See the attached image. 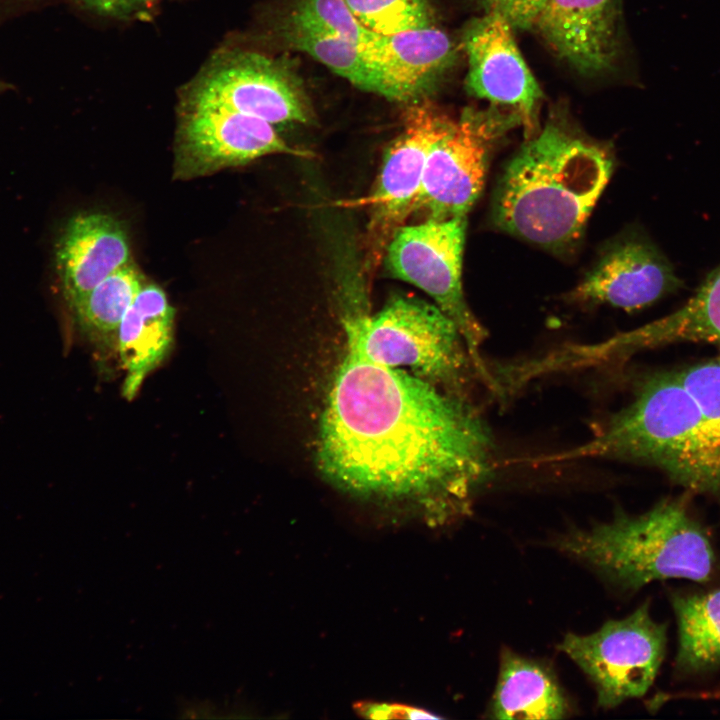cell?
I'll list each match as a JSON object with an SVG mask.
<instances>
[{
  "label": "cell",
  "instance_id": "6da1fadb",
  "mask_svg": "<svg viewBox=\"0 0 720 720\" xmlns=\"http://www.w3.org/2000/svg\"><path fill=\"white\" fill-rule=\"evenodd\" d=\"M317 463L345 492L416 504L440 522L470 511L493 472L495 444L463 395L374 361L345 336L320 417Z\"/></svg>",
  "mask_w": 720,
  "mask_h": 720
},
{
  "label": "cell",
  "instance_id": "7a4b0ae2",
  "mask_svg": "<svg viewBox=\"0 0 720 720\" xmlns=\"http://www.w3.org/2000/svg\"><path fill=\"white\" fill-rule=\"evenodd\" d=\"M607 145L551 116L506 164L492 200L501 231L554 253L580 241L613 171Z\"/></svg>",
  "mask_w": 720,
  "mask_h": 720
},
{
  "label": "cell",
  "instance_id": "3957f363",
  "mask_svg": "<svg viewBox=\"0 0 720 720\" xmlns=\"http://www.w3.org/2000/svg\"><path fill=\"white\" fill-rule=\"evenodd\" d=\"M606 458L648 464L697 494L720 495V433L676 370L646 377L633 400L585 443L534 464Z\"/></svg>",
  "mask_w": 720,
  "mask_h": 720
},
{
  "label": "cell",
  "instance_id": "277c9868",
  "mask_svg": "<svg viewBox=\"0 0 720 720\" xmlns=\"http://www.w3.org/2000/svg\"><path fill=\"white\" fill-rule=\"evenodd\" d=\"M555 544L630 591L666 579L706 584L719 571L709 533L680 498L640 515L619 512L609 522L571 530Z\"/></svg>",
  "mask_w": 720,
  "mask_h": 720
},
{
  "label": "cell",
  "instance_id": "5b68a950",
  "mask_svg": "<svg viewBox=\"0 0 720 720\" xmlns=\"http://www.w3.org/2000/svg\"><path fill=\"white\" fill-rule=\"evenodd\" d=\"M349 296L342 302V327L364 355L391 367L408 368L464 396L469 370L475 368L457 326L438 306L396 296L370 314L360 294Z\"/></svg>",
  "mask_w": 720,
  "mask_h": 720
},
{
  "label": "cell",
  "instance_id": "8992f818",
  "mask_svg": "<svg viewBox=\"0 0 720 720\" xmlns=\"http://www.w3.org/2000/svg\"><path fill=\"white\" fill-rule=\"evenodd\" d=\"M465 218L402 225L386 246L384 263L392 277L424 291L455 323L477 374L490 389L492 375L480 350L487 331L470 310L462 287Z\"/></svg>",
  "mask_w": 720,
  "mask_h": 720
},
{
  "label": "cell",
  "instance_id": "52a82bcc",
  "mask_svg": "<svg viewBox=\"0 0 720 720\" xmlns=\"http://www.w3.org/2000/svg\"><path fill=\"white\" fill-rule=\"evenodd\" d=\"M520 124L516 113L498 107L450 117L429 150L414 213L432 219L466 217L483 189L496 148Z\"/></svg>",
  "mask_w": 720,
  "mask_h": 720
},
{
  "label": "cell",
  "instance_id": "ba28073f",
  "mask_svg": "<svg viewBox=\"0 0 720 720\" xmlns=\"http://www.w3.org/2000/svg\"><path fill=\"white\" fill-rule=\"evenodd\" d=\"M666 634L645 602L592 634H567L559 649L590 678L598 705L610 709L649 690L665 656Z\"/></svg>",
  "mask_w": 720,
  "mask_h": 720
},
{
  "label": "cell",
  "instance_id": "9c48e42d",
  "mask_svg": "<svg viewBox=\"0 0 720 720\" xmlns=\"http://www.w3.org/2000/svg\"><path fill=\"white\" fill-rule=\"evenodd\" d=\"M182 96L181 107L225 109L272 125L310 119L294 73L278 60L254 51L226 50L213 56Z\"/></svg>",
  "mask_w": 720,
  "mask_h": 720
},
{
  "label": "cell",
  "instance_id": "30bf717a",
  "mask_svg": "<svg viewBox=\"0 0 720 720\" xmlns=\"http://www.w3.org/2000/svg\"><path fill=\"white\" fill-rule=\"evenodd\" d=\"M450 117L431 104L414 102L405 116L400 135L386 150L372 192L346 206H367V261L379 264L394 232L415 212L426 159L434 142L444 132Z\"/></svg>",
  "mask_w": 720,
  "mask_h": 720
},
{
  "label": "cell",
  "instance_id": "8fae6325",
  "mask_svg": "<svg viewBox=\"0 0 720 720\" xmlns=\"http://www.w3.org/2000/svg\"><path fill=\"white\" fill-rule=\"evenodd\" d=\"M175 176L188 179L246 164L275 153L308 157L289 146L274 125L246 114L211 107H181Z\"/></svg>",
  "mask_w": 720,
  "mask_h": 720
},
{
  "label": "cell",
  "instance_id": "7c38bea8",
  "mask_svg": "<svg viewBox=\"0 0 720 720\" xmlns=\"http://www.w3.org/2000/svg\"><path fill=\"white\" fill-rule=\"evenodd\" d=\"M512 24L496 10L475 20L465 30L468 92L516 113L528 137L534 134L542 91L527 67Z\"/></svg>",
  "mask_w": 720,
  "mask_h": 720
},
{
  "label": "cell",
  "instance_id": "4fadbf2b",
  "mask_svg": "<svg viewBox=\"0 0 720 720\" xmlns=\"http://www.w3.org/2000/svg\"><path fill=\"white\" fill-rule=\"evenodd\" d=\"M680 286L673 266L656 245L638 232H629L602 249L566 298L578 304H606L633 311Z\"/></svg>",
  "mask_w": 720,
  "mask_h": 720
},
{
  "label": "cell",
  "instance_id": "5bb4252c",
  "mask_svg": "<svg viewBox=\"0 0 720 720\" xmlns=\"http://www.w3.org/2000/svg\"><path fill=\"white\" fill-rule=\"evenodd\" d=\"M620 18L621 0H545L532 28L561 59L594 75L617 59Z\"/></svg>",
  "mask_w": 720,
  "mask_h": 720
},
{
  "label": "cell",
  "instance_id": "9a60e30c",
  "mask_svg": "<svg viewBox=\"0 0 720 720\" xmlns=\"http://www.w3.org/2000/svg\"><path fill=\"white\" fill-rule=\"evenodd\" d=\"M130 262L128 236L115 217L86 212L71 218L56 248L57 271L70 308Z\"/></svg>",
  "mask_w": 720,
  "mask_h": 720
},
{
  "label": "cell",
  "instance_id": "2e32d148",
  "mask_svg": "<svg viewBox=\"0 0 720 720\" xmlns=\"http://www.w3.org/2000/svg\"><path fill=\"white\" fill-rule=\"evenodd\" d=\"M681 342L720 345V265L679 309L639 328L594 343L593 354L604 365L636 352Z\"/></svg>",
  "mask_w": 720,
  "mask_h": 720
},
{
  "label": "cell",
  "instance_id": "e0dca14e",
  "mask_svg": "<svg viewBox=\"0 0 720 720\" xmlns=\"http://www.w3.org/2000/svg\"><path fill=\"white\" fill-rule=\"evenodd\" d=\"M174 308L156 284H143L117 331L116 348L125 369L122 395L132 400L146 377L167 357L173 343Z\"/></svg>",
  "mask_w": 720,
  "mask_h": 720
},
{
  "label": "cell",
  "instance_id": "ac0fdd59",
  "mask_svg": "<svg viewBox=\"0 0 720 720\" xmlns=\"http://www.w3.org/2000/svg\"><path fill=\"white\" fill-rule=\"evenodd\" d=\"M453 56L449 37L434 24L381 35L377 65L383 96L402 102L418 101L448 68Z\"/></svg>",
  "mask_w": 720,
  "mask_h": 720
},
{
  "label": "cell",
  "instance_id": "d6986e66",
  "mask_svg": "<svg viewBox=\"0 0 720 720\" xmlns=\"http://www.w3.org/2000/svg\"><path fill=\"white\" fill-rule=\"evenodd\" d=\"M488 712L494 719H561L569 702L547 667L504 650Z\"/></svg>",
  "mask_w": 720,
  "mask_h": 720
},
{
  "label": "cell",
  "instance_id": "ffe728a7",
  "mask_svg": "<svg viewBox=\"0 0 720 720\" xmlns=\"http://www.w3.org/2000/svg\"><path fill=\"white\" fill-rule=\"evenodd\" d=\"M677 620L678 677L703 675L720 667V586L703 591L670 593Z\"/></svg>",
  "mask_w": 720,
  "mask_h": 720
},
{
  "label": "cell",
  "instance_id": "44dd1931",
  "mask_svg": "<svg viewBox=\"0 0 720 720\" xmlns=\"http://www.w3.org/2000/svg\"><path fill=\"white\" fill-rule=\"evenodd\" d=\"M143 284L132 262L109 275L71 307L80 330L99 347H116L118 327Z\"/></svg>",
  "mask_w": 720,
  "mask_h": 720
},
{
  "label": "cell",
  "instance_id": "7402d4cb",
  "mask_svg": "<svg viewBox=\"0 0 720 720\" xmlns=\"http://www.w3.org/2000/svg\"><path fill=\"white\" fill-rule=\"evenodd\" d=\"M285 40L327 66L333 72L368 92L383 96V83L377 65L360 46L324 32L283 24Z\"/></svg>",
  "mask_w": 720,
  "mask_h": 720
},
{
  "label": "cell",
  "instance_id": "603a6c76",
  "mask_svg": "<svg viewBox=\"0 0 720 720\" xmlns=\"http://www.w3.org/2000/svg\"><path fill=\"white\" fill-rule=\"evenodd\" d=\"M285 22L351 41L377 65L381 35L364 26L345 0H299Z\"/></svg>",
  "mask_w": 720,
  "mask_h": 720
},
{
  "label": "cell",
  "instance_id": "cb8c5ba5",
  "mask_svg": "<svg viewBox=\"0 0 720 720\" xmlns=\"http://www.w3.org/2000/svg\"><path fill=\"white\" fill-rule=\"evenodd\" d=\"M357 19L379 35H392L434 24L427 0H345Z\"/></svg>",
  "mask_w": 720,
  "mask_h": 720
},
{
  "label": "cell",
  "instance_id": "d4e9b609",
  "mask_svg": "<svg viewBox=\"0 0 720 720\" xmlns=\"http://www.w3.org/2000/svg\"><path fill=\"white\" fill-rule=\"evenodd\" d=\"M683 386L702 412L720 433V354L683 369L676 370Z\"/></svg>",
  "mask_w": 720,
  "mask_h": 720
},
{
  "label": "cell",
  "instance_id": "484cf974",
  "mask_svg": "<svg viewBox=\"0 0 720 720\" xmlns=\"http://www.w3.org/2000/svg\"><path fill=\"white\" fill-rule=\"evenodd\" d=\"M95 13L118 20H148L158 0H80Z\"/></svg>",
  "mask_w": 720,
  "mask_h": 720
},
{
  "label": "cell",
  "instance_id": "4316f807",
  "mask_svg": "<svg viewBox=\"0 0 720 720\" xmlns=\"http://www.w3.org/2000/svg\"><path fill=\"white\" fill-rule=\"evenodd\" d=\"M354 710L361 717L371 719H438L431 712L399 703L386 702H359Z\"/></svg>",
  "mask_w": 720,
  "mask_h": 720
},
{
  "label": "cell",
  "instance_id": "83f0119b",
  "mask_svg": "<svg viewBox=\"0 0 720 720\" xmlns=\"http://www.w3.org/2000/svg\"><path fill=\"white\" fill-rule=\"evenodd\" d=\"M489 9L504 15L513 27L532 28L536 14L545 0H484Z\"/></svg>",
  "mask_w": 720,
  "mask_h": 720
},
{
  "label": "cell",
  "instance_id": "f1b7e54d",
  "mask_svg": "<svg viewBox=\"0 0 720 720\" xmlns=\"http://www.w3.org/2000/svg\"><path fill=\"white\" fill-rule=\"evenodd\" d=\"M668 700H703L720 701V684L708 689L696 691H680L666 695Z\"/></svg>",
  "mask_w": 720,
  "mask_h": 720
}]
</instances>
